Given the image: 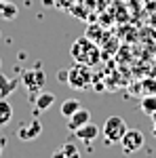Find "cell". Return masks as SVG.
I'll return each instance as SVG.
<instances>
[{"label": "cell", "mask_w": 156, "mask_h": 158, "mask_svg": "<svg viewBox=\"0 0 156 158\" xmlns=\"http://www.w3.org/2000/svg\"><path fill=\"white\" fill-rule=\"evenodd\" d=\"M72 57L78 63H84V65H93L99 57V53H97V47L89 40V38H78L76 42H74L72 47Z\"/></svg>", "instance_id": "cell-1"}, {"label": "cell", "mask_w": 156, "mask_h": 158, "mask_svg": "<svg viewBox=\"0 0 156 158\" xmlns=\"http://www.w3.org/2000/svg\"><path fill=\"white\" fill-rule=\"evenodd\" d=\"M127 122L122 120L120 116H110L108 120L103 122L101 127V133H103V139H106V146H112V143H120L122 135L127 133Z\"/></svg>", "instance_id": "cell-2"}, {"label": "cell", "mask_w": 156, "mask_h": 158, "mask_svg": "<svg viewBox=\"0 0 156 158\" xmlns=\"http://www.w3.org/2000/svg\"><path fill=\"white\" fill-rule=\"evenodd\" d=\"M21 82L30 93H40L42 91V86L47 82V74L40 68V63H34L32 70H25L23 76H21Z\"/></svg>", "instance_id": "cell-3"}, {"label": "cell", "mask_w": 156, "mask_h": 158, "mask_svg": "<svg viewBox=\"0 0 156 158\" xmlns=\"http://www.w3.org/2000/svg\"><path fill=\"white\" fill-rule=\"evenodd\" d=\"M145 143V135L139 131V129H127V133L122 135L120 139V148L124 154H135L139 152Z\"/></svg>", "instance_id": "cell-4"}, {"label": "cell", "mask_w": 156, "mask_h": 158, "mask_svg": "<svg viewBox=\"0 0 156 158\" xmlns=\"http://www.w3.org/2000/svg\"><path fill=\"white\" fill-rule=\"evenodd\" d=\"M91 80H93V76H91L89 68L84 63H76L70 70V76H68V85L72 89H86Z\"/></svg>", "instance_id": "cell-5"}, {"label": "cell", "mask_w": 156, "mask_h": 158, "mask_svg": "<svg viewBox=\"0 0 156 158\" xmlns=\"http://www.w3.org/2000/svg\"><path fill=\"white\" fill-rule=\"evenodd\" d=\"M40 133H42V124H40L36 118L30 120L27 124H21V127L17 129V137H19L21 141H34Z\"/></svg>", "instance_id": "cell-6"}, {"label": "cell", "mask_w": 156, "mask_h": 158, "mask_svg": "<svg viewBox=\"0 0 156 158\" xmlns=\"http://www.w3.org/2000/svg\"><path fill=\"white\" fill-rule=\"evenodd\" d=\"M74 133H76V137H78L80 141H84V143H91V141H95L97 137L101 135V127H97V124H93V122H86L84 127L76 129Z\"/></svg>", "instance_id": "cell-7"}, {"label": "cell", "mask_w": 156, "mask_h": 158, "mask_svg": "<svg viewBox=\"0 0 156 158\" xmlns=\"http://www.w3.org/2000/svg\"><path fill=\"white\" fill-rule=\"evenodd\" d=\"M53 103H55V93H51V91H40V93H36V99H34V114L47 112Z\"/></svg>", "instance_id": "cell-8"}, {"label": "cell", "mask_w": 156, "mask_h": 158, "mask_svg": "<svg viewBox=\"0 0 156 158\" xmlns=\"http://www.w3.org/2000/svg\"><path fill=\"white\" fill-rule=\"evenodd\" d=\"M86 122H91V112H89L86 108H80L68 118V129H70V131H76V129L84 127Z\"/></svg>", "instance_id": "cell-9"}, {"label": "cell", "mask_w": 156, "mask_h": 158, "mask_svg": "<svg viewBox=\"0 0 156 158\" xmlns=\"http://www.w3.org/2000/svg\"><path fill=\"white\" fill-rule=\"evenodd\" d=\"M17 86H19V78H13V76H6V74L0 72V97L9 99Z\"/></svg>", "instance_id": "cell-10"}, {"label": "cell", "mask_w": 156, "mask_h": 158, "mask_svg": "<svg viewBox=\"0 0 156 158\" xmlns=\"http://www.w3.org/2000/svg\"><path fill=\"white\" fill-rule=\"evenodd\" d=\"M53 158H80V150L72 141H65L63 146H59V150L53 152Z\"/></svg>", "instance_id": "cell-11"}, {"label": "cell", "mask_w": 156, "mask_h": 158, "mask_svg": "<svg viewBox=\"0 0 156 158\" xmlns=\"http://www.w3.org/2000/svg\"><path fill=\"white\" fill-rule=\"evenodd\" d=\"M13 120V106L6 97H0V127H6Z\"/></svg>", "instance_id": "cell-12"}, {"label": "cell", "mask_w": 156, "mask_h": 158, "mask_svg": "<svg viewBox=\"0 0 156 158\" xmlns=\"http://www.w3.org/2000/svg\"><path fill=\"white\" fill-rule=\"evenodd\" d=\"M19 15V6L17 4H13V0L9 2H0V17L2 19H6V21H11Z\"/></svg>", "instance_id": "cell-13"}, {"label": "cell", "mask_w": 156, "mask_h": 158, "mask_svg": "<svg viewBox=\"0 0 156 158\" xmlns=\"http://www.w3.org/2000/svg\"><path fill=\"white\" fill-rule=\"evenodd\" d=\"M82 106H80V101L78 99H65L63 103H61V108H59V112H61V116L63 118H70L76 110H80Z\"/></svg>", "instance_id": "cell-14"}, {"label": "cell", "mask_w": 156, "mask_h": 158, "mask_svg": "<svg viewBox=\"0 0 156 158\" xmlns=\"http://www.w3.org/2000/svg\"><path fill=\"white\" fill-rule=\"evenodd\" d=\"M139 106H141V112L150 116L152 112H156V95H154V93H150V95H144Z\"/></svg>", "instance_id": "cell-15"}, {"label": "cell", "mask_w": 156, "mask_h": 158, "mask_svg": "<svg viewBox=\"0 0 156 158\" xmlns=\"http://www.w3.org/2000/svg\"><path fill=\"white\" fill-rule=\"evenodd\" d=\"M68 76H70V70H59L57 72V80L63 82V85H68Z\"/></svg>", "instance_id": "cell-16"}, {"label": "cell", "mask_w": 156, "mask_h": 158, "mask_svg": "<svg viewBox=\"0 0 156 158\" xmlns=\"http://www.w3.org/2000/svg\"><path fill=\"white\" fill-rule=\"evenodd\" d=\"M144 86H148V89H156V82L154 80H148V82H144Z\"/></svg>", "instance_id": "cell-17"}, {"label": "cell", "mask_w": 156, "mask_h": 158, "mask_svg": "<svg viewBox=\"0 0 156 158\" xmlns=\"http://www.w3.org/2000/svg\"><path fill=\"white\" fill-rule=\"evenodd\" d=\"M2 152H4V139H0V156H2Z\"/></svg>", "instance_id": "cell-18"}, {"label": "cell", "mask_w": 156, "mask_h": 158, "mask_svg": "<svg viewBox=\"0 0 156 158\" xmlns=\"http://www.w3.org/2000/svg\"><path fill=\"white\" fill-rule=\"evenodd\" d=\"M42 4H44V6H51V4H53V0H42Z\"/></svg>", "instance_id": "cell-19"}, {"label": "cell", "mask_w": 156, "mask_h": 158, "mask_svg": "<svg viewBox=\"0 0 156 158\" xmlns=\"http://www.w3.org/2000/svg\"><path fill=\"white\" fill-rule=\"evenodd\" d=\"M0 70H2V59H0Z\"/></svg>", "instance_id": "cell-20"}, {"label": "cell", "mask_w": 156, "mask_h": 158, "mask_svg": "<svg viewBox=\"0 0 156 158\" xmlns=\"http://www.w3.org/2000/svg\"><path fill=\"white\" fill-rule=\"evenodd\" d=\"M154 135H156V124H154Z\"/></svg>", "instance_id": "cell-21"}, {"label": "cell", "mask_w": 156, "mask_h": 158, "mask_svg": "<svg viewBox=\"0 0 156 158\" xmlns=\"http://www.w3.org/2000/svg\"><path fill=\"white\" fill-rule=\"evenodd\" d=\"M0 2H9V0H0Z\"/></svg>", "instance_id": "cell-22"}]
</instances>
